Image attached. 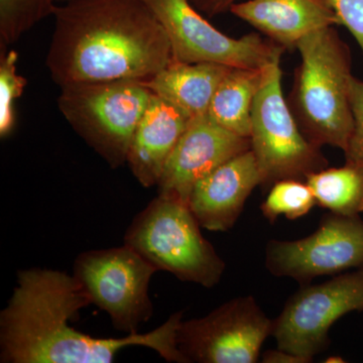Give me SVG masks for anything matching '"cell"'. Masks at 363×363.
I'll return each mask as SVG.
<instances>
[{
	"label": "cell",
	"instance_id": "obj_10",
	"mask_svg": "<svg viewBox=\"0 0 363 363\" xmlns=\"http://www.w3.org/2000/svg\"><path fill=\"white\" fill-rule=\"evenodd\" d=\"M272 322L252 296H245L205 317L183 320L177 343L187 363H255L272 336Z\"/></svg>",
	"mask_w": 363,
	"mask_h": 363
},
{
	"label": "cell",
	"instance_id": "obj_26",
	"mask_svg": "<svg viewBox=\"0 0 363 363\" xmlns=\"http://www.w3.org/2000/svg\"><path fill=\"white\" fill-rule=\"evenodd\" d=\"M70 1V0H56L57 4H64V2Z\"/></svg>",
	"mask_w": 363,
	"mask_h": 363
},
{
	"label": "cell",
	"instance_id": "obj_24",
	"mask_svg": "<svg viewBox=\"0 0 363 363\" xmlns=\"http://www.w3.org/2000/svg\"><path fill=\"white\" fill-rule=\"evenodd\" d=\"M190 4L208 18L218 16L230 9L238 0H189Z\"/></svg>",
	"mask_w": 363,
	"mask_h": 363
},
{
	"label": "cell",
	"instance_id": "obj_22",
	"mask_svg": "<svg viewBox=\"0 0 363 363\" xmlns=\"http://www.w3.org/2000/svg\"><path fill=\"white\" fill-rule=\"evenodd\" d=\"M351 105L353 130L347 147L343 152L345 162L363 167V80L354 76L351 80Z\"/></svg>",
	"mask_w": 363,
	"mask_h": 363
},
{
	"label": "cell",
	"instance_id": "obj_14",
	"mask_svg": "<svg viewBox=\"0 0 363 363\" xmlns=\"http://www.w3.org/2000/svg\"><path fill=\"white\" fill-rule=\"evenodd\" d=\"M229 11L285 51L297 49L315 30L341 26L327 0H248L235 2Z\"/></svg>",
	"mask_w": 363,
	"mask_h": 363
},
{
	"label": "cell",
	"instance_id": "obj_12",
	"mask_svg": "<svg viewBox=\"0 0 363 363\" xmlns=\"http://www.w3.org/2000/svg\"><path fill=\"white\" fill-rule=\"evenodd\" d=\"M250 150V138L225 130L207 116L192 119L164 164L157 185V195L188 204L198 182Z\"/></svg>",
	"mask_w": 363,
	"mask_h": 363
},
{
	"label": "cell",
	"instance_id": "obj_2",
	"mask_svg": "<svg viewBox=\"0 0 363 363\" xmlns=\"http://www.w3.org/2000/svg\"><path fill=\"white\" fill-rule=\"evenodd\" d=\"M45 65L60 87L147 81L172 62L168 35L145 0H70L57 4Z\"/></svg>",
	"mask_w": 363,
	"mask_h": 363
},
{
	"label": "cell",
	"instance_id": "obj_16",
	"mask_svg": "<svg viewBox=\"0 0 363 363\" xmlns=\"http://www.w3.org/2000/svg\"><path fill=\"white\" fill-rule=\"evenodd\" d=\"M230 67L173 61L145 85L152 94L173 104L190 118L206 116L215 92Z\"/></svg>",
	"mask_w": 363,
	"mask_h": 363
},
{
	"label": "cell",
	"instance_id": "obj_3",
	"mask_svg": "<svg viewBox=\"0 0 363 363\" xmlns=\"http://www.w3.org/2000/svg\"><path fill=\"white\" fill-rule=\"evenodd\" d=\"M301 62L288 104L306 138L319 147L345 150L353 130L352 57L334 26L298 42Z\"/></svg>",
	"mask_w": 363,
	"mask_h": 363
},
{
	"label": "cell",
	"instance_id": "obj_9",
	"mask_svg": "<svg viewBox=\"0 0 363 363\" xmlns=\"http://www.w3.org/2000/svg\"><path fill=\"white\" fill-rule=\"evenodd\" d=\"M363 311V267L319 285H303L272 322L278 348L314 357L328 347L329 330L344 315Z\"/></svg>",
	"mask_w": 363,
	"mask_h": 363
},
{
	"label": "cell",
	"instance_id": "obj_1",
	"mask_svg": "<svg viewBox=\"0 0 363 363\" xmlns=\"http://www.w3.org/2000/svg\"><path fill=\"white\" fill-rule=\"evenodd\" d=\"M91 305L75 277L55 269H23L0 313L2 363H108L130 346L150 348L169 362L187 363L177 343L183 311L145 334L95 338L69 324Z\"/></svg>",
	"mask_w": 363,
	"mask_h": 363
},
{
	"label": "cell",
	"instance_id": "obj_5",
	"mask_svg": "<svg viewBox=\"0 0 363 363\" xmlns=\"http://www.w3.org/2000/svg\"><path fill=\"white\" fill-rule=\"evenodd\" d=\"M58 107L72 128L112 169L128 162L136 126L152 97L143 81L61 86Z\"/></svg>",
	"mask_w": 363,
	"mask_h": 363
},
{
	"label": "cell",
	"instance_id": "obj_15",
	"mask_svg": "<svg viewBox=\"0 0 363 363\" xmlns=\"http://www.w3.org/2000/svg\"><path fill=\"white\" fill-rule=\"evenodd\" d=\"M191 121L173 104L152 95L133 133L126 162L140 185H157L164 164Z\"/></svg>",
	"mask_w": 363,
	"mask_h": 363
},
{
	"label": "cell",
	"instance_id": "obj_19",
	"mask_svg": "<svg viewBox=\"0 0 363 363\" xmlns=\"http://www.w3.org/2000/svg\"><path fill=\"white\" fill-rule=\"evenodd\" d=\"M56 0H0V45L14 44L40 21L54 14Z\"/></svg>",
	"mask_w": 363,
	"mask_h": 363
},
{
	"label": "cell",
	"instance_id": "obj_13",
	"mask_svg": "<svg viewBox=\"0 0 363 363\" xmlns=\"http://www.w3.org/2000/svg\"><path fill=\"white\" fill-rule=\"evenodd\" d=\"M262 175L252 150L233 157L196 184L188 206L202 228L230 230Z\"/></svg>",
	"mask_w": 363,
	"mask_h": 363
},
{
	"label": "cell",
	"instance_id": "obj_20",
	"mask_svg": "<svg viewBox=\"0 0 363 363\" xmlns=\"http://www.w3.org/2000/svg\"><path fill=\"white\" fill-rule=\"evenodd\" d=\"M317 204L315 196L307 182L283 180L272 186L266 200L260 205L262 215L274 223L279 216L290 220L301 218L309 213Z\"/></svg>",
	"mask_w": 363,
	"mask_h": 363
},
{
	"label": "cell",
	"instance_id": "obj_23",
	"mask_svg": "<svg viewBox=\"0 0 363 363\" xmlns=\"http://www.w3.org/2000/svg\"><path fill=\"white\" fill-rule=\"evenodd\" d=\"M357 40L363 54V0H327Z\"/></svg>",
	"mask_w": 363,
	"mask_h": 363
},
{
	"label": "cell",
	"instance_id": "obj_17",
	"mask_svg": "<svg viewBox=\"0 0 363 363\" xmlns=\"http://www.w3.org/2000/svg\"><path fill=\"white\" fill-rule=\"evenodd\" d=\"M266 68H231L215 92L206 116L225 130L250 138L253 105Z\"/></svg>",
	"mask_w": 363,
	"mask_h": 363
},
{
	"label": "cell",
	"instance_id": "obj_4",
	"mask_svg": "<svg viewBox=\"0 0 363 363\" xmlns=\"http://www.w3.org/2000/svg\"><path fill=\"white\" fill-rule=\"evenodd\" d=\"M188 204L157 195L140 212L124 234V245L177 279L204 288L218 285L225 264L203 236Z\"/></svg>",
	"mask_w": 363,
	"mask_h": 363
},
{
	"label": "cell",
	"instance_id": "obj_6",
	"mask_svg": "<svg viewBox=\"0 0 363 363\" xmlns=\"http://www.w3.org/2000/svg\"><path fill=\"white\" fill-rule=\"evenodd\" d=\"M281 60L266 68L255 98L250 130V150L259 166L262 186L279 181L302 180L328 168L321 147L306 138L284 96Z\"/></svg>",
	"mask_w": 363,
	"mask_h": 363
},
{
	"label": "cell",
	"instance_id": "obj_7",
	"mask_svg": "<svg viewBox=\"0 0 363 363\" xmlns=\"http://www.w3.org/2000/svg\"><path fill=\"white\" fill-rule=\"evenodd\" d=\"M156 272L140 253L124 245L80 253L73 276L91 304L109 315L114 328L131 335L154 314L149 289Z\"/></svg>",
	"mask_w": 363,
	"mask_h": 363
},
{
	"label": "cell",
	"instance_id": "obj_11",
	"mask_svg": "<svg viewBox=\"0 0 363 363\" xmlns=\"http://www.w3.org/2000/svg\"><path fill=\"white\" fill-rule=\"evenodd\" d=\"M267 271L308 285L317 277L363 267V219L331 213L314 233L293 241L272 240L266 250Z\"/></svg>",
	"mask_w": 363,
	"mask_h": 363
},
{
	"label": "cell",
	"instance_id": "obj_25",
	"mask_svg": "<svg viewBox=\"0 0 363 363\" xmlns=\"http://www.w3.org/2000/svg\"><path fill=\"white\" fill-rule=\"evenodd\" d=\"M262 362L264 363H309L304 357H298L294 353L277 348V350H267L262 353Z\"/></svg>",
	"mask_w": 363,
	"mask_h": 363
},
{
	"label": "cell",
	"instance_id": "obj_8",
	"mask_svg": "<svg viewBox=\"0 0 363 363\" xmlns=\"http://www.w3.org/2000/svg\"><path fill=\"white\" fill-rule=\"evenodd\" d=\"M168 35L172 60L214 63L230 68L262 69L281 59L285 50L259 33L240 39L217 30L189 0H145Z\"/></svg>",
	"mask_w": 363,
	"mask_h": 363
},
{
	"label": "cell",
	"instance_id": "obj_18",
	"mask_svg": "<svg viewBox=\"0 0 363 363\" xmlns=\"http://www.w3.org/2000/svg\"><path fill=\"white\" fill-rule=\"evenodd\" d=\"M305 181L320 207L344 216L362 213V166L345 162L340 168H326L313 173Z\"/></svg>",
	"mask_w": 363,
	"mask_h": 363
},
{
	"label": "cell",
	"instance_id": "obj_21",
	"mask_svg": "<svg viewBox=\"0 0 363 363\" xmlns=\"http://www.w3.org/2000/svg\"><path fill=\"white\" fill-rule=\"evenodd\" d=\"M6 45H0V136L11 135L16 124L14 105L23 94L28 81L16 71L18 52L6 51Z\"/></svg>",
	"mask_w": 363,
	"mask_h": 363
}]
</instances>
